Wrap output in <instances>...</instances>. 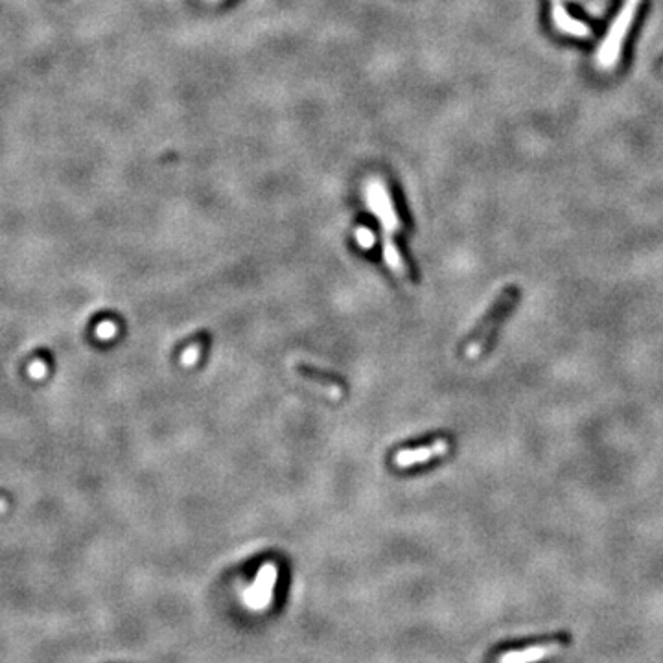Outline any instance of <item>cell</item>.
Returning <instances> with one entry per match:
<instances>
[{
	"mask_svg": "<svg viewBox=\"0 0 663 663\" xmlns=\"http://www.w3.org/2000/svg\"><path fill=\"white\" fill-rule=\"evenodd\" d=\"M117 332H118V326L114 325V323H111V320L99 323V325L96 326V335H98L102 341H104V339L107 341V339L114 338V335H117Z\"/></svg>",
	"mask_w": 663,
	"mask_h": 663,
	"instance_id": "8",
	"label": "cell"
},
{
	"mask_svg": "<svg viewBox=\"0 0 663 663\" xmlns=\"http://www.w3.org/2000/svg\"><path fill=\"white\" fill-rule=\"evenodd\" d=\"M201 350H203V341H195V343H192L190 347H186V350L183 352V356H180V365H195L199 356H201Z\"/></svg>",
	"mask_w": 663,
	"mask_h": 663,
	"instance_id": "7",
	"label": "cell"
},
{
	"mask_svg": "<svg viewBox=\"0 0 663 663\" xmlns=\"http://www.w3.org/2000/svg\"><path fill=\"white\" fill-rule=\"evenodd\" d=\"M571 641H573L571 636L562 632L559 636L534 643V645L524 647L522 650H510V652L501 656L500 663H537L540 659L556 654L560 650H564L566 647L571 645Z\"/></svg>",
	"mask_w": 663,
	"mask_h": 663,
	"instance_id": "3",
	"label": "cell"
},
{
	"mask_svg": "<svg viewBox=\"0 0 663 663\" xmlns=\"http://www.w3.org/2000/svg\"><path fill=\"white\" fill-rule=\"evenodd\" d=\"M279 577V569L275 564H266L260 568L257 578H254L253 586H249L245 591V605L251 610H266L271 605L273 599V590H275V582Z\"/></svg>",
	"mask_w": 663,
	"mask_h": 663,
	"instance_id": "4",
	"label": "cell"
},
{
	"mask_svg": "<svg viewBox=\"0 0 663 663\" xmlns=\"http://www.w3.org/2000/svg\"><path fill=\"white\" fill-rule=\"evenodd\" d=\"M30 374L33 376V378H43V376L46 374V363L45 361H41V360H37V361H33L32 365H30Z\"/></svg>",
	"mask_w": 663,
	"mask_h": 663,
	"instance_id": "9",
	"label": "cell"
},
{
	"mask_svg": "<svg viewBox=\"0 0 663 663\" xmlns=\"http://www.w3.org/2000/svg\"><path fill=\"white\" fill-rule=\"evenodd\" d=\"M357 242H360V245H363V247H370V245L374 244L372 232L367 229H360L357 230Z\"/></svg>",
	"mask_w": 663,
	"mask_h": 663,
	"instance_id": "10",
	"label": "cell"
},
{
	"mask_svg": "<svg viewBox=\"0 0 663 663\" xmlns=\"http://www.w3.org/2000/svg\"><path fill=\"white\" fill-rule=\"evenodd\" d=\"M297 374L301 376L304 382H308L310 385H313V387H316L319 393L326 394V397H330L332 400H339V398L343 397V389H341V385L335 384V382H332V379H330L328 376L323 374V372H317V370L310 369V367L298 365L297 367Z\"/></svg>",
	"mask_w": 663,
	"mask_h": 663,
	"instance_id": "6",
	"label": "cell"
},
{
	"mask_svg": "<svg viewBox=\"0 0 663 663\" xmlns=\"http://www.w3.org/2000/svg\"><path fill=\"white\" fill-rule=\"evenodd\" d=\"M519 301V288L518 286H507L503 291L496 297V301L492 303L485 317L479 320V325L475 330L470 334L468 343L465 347V356L468 360H478L483 356L490 347L492 339L496 335L497 328L501 323L509 317V313L514 310V306Z\"/></svg>",
	"mask_w": 663,
	"mask_h": 663,
	"instance_id": "2",
	"label": "cell"
},
{
	"mask_svg": "<svg viewBox=\"0 0 663 663\" xmlns=\"http://www.w3.org/2000/svg\"><path fill=\"white\" fill-rule=\"evenodd\" d=\"M365 198L370 210L378 216L379 223H382L385 262L393 269L394 275L406 276V264L401 260L397 244H394V236L401 230V221L397 214L391 194H389L387 185L382 179H378V177L367 180Z\"/></svg>",
	"mask_w": 663,
	"mask_h": 663,
	"instance_id": "1",
	"label": "cell"
},
{
	"mask_svg": "<svg viewBox=\"0 0 663 663\" xmlns=\"http://www.w3.org/2000/svg\"><path fill=\"white\" fill-rule=\"evenodd\" d=\"M450 451V442L446 438H437L428 446L420 448H409V450H401L394 456V465L398 468H409V466L424 465L428 460L437 459V457L446 456Z\"/></svg>",
	"mask_w": 663,
	"mask_h": 663,
	"instance_id": "5",
	"label": "cell"
}]
</instances>
